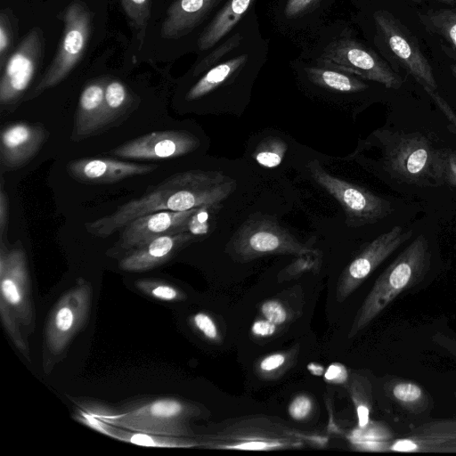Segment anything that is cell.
Here are the masks:
<instances>
[{
  "instance_id": "cell-1",
  "label": "cell",
  "mask_w": 456,
  "mask_h": 456,
  "mask_svg": "<svg viewBox=\"0 0 456 456\" xmlns=\"http://www.w3.org/2000/svg\"><path fill=\"white\" fill-rule=\"evenodd\" d=\"M233 179L219 171L189 170L174 174L112 213L85 224L86 231L106 238L136 217L161 210L216 208L235 190Z\"/></svg>"
},
{
  "instance_id": "cell-2",
  "label": "cell",
  "mask_w": 456,
  "mask_h": 456,
  "mask_svg": "<svg viewBox=\"0 0 456 456\" xmlns=\"http://www.w3.org/2000/svg\"><path fill=\"white\" fill-rule=\"evenodd\" d=\"M430 264L428 241L419 235L376 280L353 320L348 338L355 337L396 297L417 285L428 273Z\"/></svg>"
},
{
  "instance_id": "cell-3",
  "label": "cell",
  "mask_w": 456,
  "mask_h": 456,
  "mask_svg": "<svg viewBox=\"0 0 456 456\" xmlns=\"http://www.w3.org/2000/svg\"><path fill=\"white\" fill-rule=\"evenodd\" d=\"M211 449L273 451L323 444L324 438L302 433L267 417H247L232 421L200 442Z\"/></svg>"
},
{
  "instance_id": "cell-4",
  "label": "cell",
  "mask_w": 456,
  "mask_h": 456,
  "mask_svg": "<svg viewBox=\"0 0 456 456\" xmlns=\"http://www.w3.org/2000/svg\"><path fill=\"white\" fill-rule=\"evenodd\" d=\"M195 405L175 398H159L129 408L121 413L94 416L107 424L152 435L175 437L192 436L189 421L200 414Z\"/></svg>"
},
{
  "instance_id": "cell-5",
  "label": "cell",
  "mask_w": 456,
  "mask_h": 456,
  "mask_svg": "<svg viewBox=\"0 0 456 456\" xmlns=\"http://www.w3.org/2000/svg\"><path fill=\"white\" fill-rule=\"evenodd\" d=\"M92 288L83 279L65 293L51 311L45 328V369L52 370L74 336L86 324L91 309Z\"/></svg>"
},
{
  "instance_id": "cell-6",
  "label": "cell",
  "mask_w": 456,
  "mask_h": 456,
  "mask_svg": "<svg viewBox=\"0 0 456 456\" xmlns=\"http://www.w3.org/2000/svg\"><path fill=\"white\" fill-rule=\"evenodd\" d=\"M62 37L56 54L44 76L31 92L32 99L60 84L82 58L90 37L92 15L85 3H71L62 14Z\"/></svg>"
},
{
  "instance_id": "cell-7",
  "label": "cell",
  "mask_w": 456,
  "mask_h": 456,
  "mask_svg": "<svg viewBox=\"0 0 456 456\" xmlns=\"http://www.w3.org/2000/svg\"><path fill=\"white\" fill-rule=\"evenodd\" d=\"M232 255L247 262L267 255L302 256L313 248L301 243L273 218L258 216L248 218L231 240Z\"/></svg>"
},
{
  "instance_id": "cell-8",
  "label": "cell",
  "mask_w": 456,
  "mask_h": 456,
  "mask_svg": "<svg viewBox=\"0 0 456 456\" xmlns=\"http://www.w3.org/2000/svg\"><path fill=\"white\" fill-rule=\"evenodd\" d=\"M313 179L342 207L351 227L374 224L393 212L391 202L327 172L317 160L308 163Z\"/></svg>"
},
{
  "instance_id": "cell-9",
  "label": "cell",
  "mask_w": 456,
  "mask_h": 456,
  "mask_svg": "<svg viewBox=\"0 0 456 456\" xmlns=\"http://www.w3.org/2000/svg\"><path fill=\"white\" fill-rule=\"evenodd\" d=\"M318 61L324 67L347 72L362 78L397 89L403 79L375 52L360 42L342 37L328 45Z\"/></svg>"
},
{
  "instance_id": "cell-10",
  "label": "cell",
  "mask_w": 456,
  "mask_h": 456,
  "mask_svg": "<svg viewBox=\"0 0 456 456\" xmlns=\"http://www.w3.org/2000/svg\"><path fill=\"white\" fill-rule=\"evenodd\" d=\"M373 19L387 49L399 65L424 89L436 91L437 85L433 69L415 37L387 11L375 12Z\"/></svg>"
},
{
  "instance_id": "cell-11",
  "label": "cell",
  "mask_w": 456,
  "mask_h": 456,
  "mask_svg": "<svg viewBox=\"0 0 456 456\" xmlns=\"http://www.w3.org/2000/svg\"><path fill=\"white\" fill-rule=\"evenodd\" d=\"M357 444L360 449L372 452L456 453V419L426 421L403 436Z\"/></svg>"
},
{
  "instance_id": "cell-12",
  "label": "cell",
  "mask_w": 456,
  "mask_h": 456,
  "mask_svg": "<svg viewBox=\"0 0 456 456\" xmlns=\"http://www.w3.org/2000/svg\"><path fill=\"white\" fill-rule=\"evenodd\" d=\"M45 53L43 30L31 28L9 56L0 78V103H16L28 88L36 76Z\"/></svg>"
},
{
  "instance_id": "cell-13",
  "label": "cell",
  "mask_w": 456,
  "mask_h": 456,
  "mask_svg": "<svg viewBox=\"0 0 456 456\" xmlns=\"http://www.w3.org/2000/svg\"><path fill=\"white\" fill-rule=\"evenodd\" d=\"M436 152L420 134L395 133L389 138L384 155L387 167L394 175L420 183L428 178L435 181Z\"/></svg>"
},
{
  "instance_id": "cell-14",
  "label": "cell",
  "mask_w": 456,
  "mask_h": 456,
  "mask_svg": "<svg viewBox=\"0 0 456 456\" xmlns=\"http://www.w3.org/2000/svg\"><path fill=\"white\" fill-rule=\"evenodd\" d=\"M0 302L5 304L18 321L31 331L34 311L30 297L29 275L25 251L16 246L8 251L1 244L0 250Z\"/></svg>"
},
{
  "instance_id": "cell-15",
  "label": "cell",
  "mask_w": 456,
  "mask_h": 456,
  "mask_svg": "<svg viewBox=\"0 0 456 456\" xmlns=\"http://www.w3.org/2000/svg\"><path fill=\"white\" fill-rule=\"evenodd\" d=\"M201 208L161 210L136 217L122 228L118 241L107 254L125 256L158 237L187 232L191 219Z\"/></svg>"
},
{
  "instance_id": "cell-16",
  "label": "cell",
  "mask_w": 456,
  "mask_h": 456,
  "mask_svg": "<svg viewBox=\"0 0 456 456\" xmlns=\"http://www.w3.org/2000/svg\"><path fill=\"white\" fill-rule=\"evenodd\" d=\"M412 235L395 226L370 242L343 270L336 287V300L345 301L370 273Z\"/></svg>"
},
{
  "instance_id": "cell-17",
  "label": "cell",
  "mask_w": 456,
  "mask_h": 456,
  "mask_svg": "<svg viewBox=\"0 0 456 456\" xmlns=\"http://www.w3.org/2000/svg\"><path fill=\"white\" fill-rule=\"evenodd\" d=\"M199 143L198 138L187 131H155L127 141L110 153L128 159L159 160L186 155Z\"/></svg>"
},
{
  "instance_id": "cell-18",
  "label": "cell",
  "mask_w": 456,
  "mask_h": 456,
  "mask_svg": "<svg viewBox=\"0 0 456 456\" xmlns=\"http://www.w3.org/2000/svg\"><path fill=\"white\" fill-rule=\"evenodd\" d=\"M48 136L42 124L15 122L2 130L0 160L5 170L26 165L40 150Z\"/></svg>"
},
{
  "instance_id": "cell-19",
  "label": "cell",
  "mask_w": 456,
  "mask_h": 456,
  "mask_svg": "<svg viewBox=\"0 0 456 456\" xmlns=\"http://www.w3.org/2000/svg\"><path fill=\"white\" fill-rule=\"evenodd\" d=\"M155 164H138L108 158H85L67 165L69 175L75 180L94 184L118 183L126 178L151 173Z\"/></svg>"
},
{
  "instance_id": "cell-20",
  "label": "cell",
  "mask_w": 456,
  "mask_h": 456,
  "mask_svg": "<svg viewBox=\"0 0 456 456\" xmlns=\"http://www.w3.org/2000/svg\"><path fill=\"white\" fill-rule=\"evenodd\" d=\"M193 239L187 232L158 237L122 256L118 263L126 272H144L171 259Z\"/></svg>"
},
{
  "instance_id": "cell-21",
  "label": "cell",
  "mask_w": 456,
  "mask_h": 456,
  "mask_svg": "<svg viewBox=\"0 0 456 456\" xmlns=\"http://www.w3.org/2000/svg\"><path fill=\"white\" fill-rule=\"evenodd\" d=\"M223 0H175L161 24L160 36L166 39L183 37L199 26Z\"/></svg>"
},
{
  "instance_id": "cell-22",
  "label": "cell",
  "mask_w": 456,
  "mask_h": 456,
  "mask_svg": "<svg viewBox=\"0 0 456 456\" xmlns=\"http://www.w3.org/2000/svg\"><path fill=\"white\" fill-rule=\"evenodd\" d=\"M107 79H97L83 89L76 111L73 141L83 140L106 126L104 90Z\"/></svg>"
},
{
  "instance_id": "cell-23",
  "label": "cell",
  "mask_w": 456,
  "mask_h": 456,
  "mask_svg": "<svg viewBox=\"0 0 456 456\" xmlns=\"http://www.w3.org/2000/svg\"><path fill=\"white\" fill-rule=\"evenodd\" d=\"M254 0H229L198 39L200 50L214 46L238 23Z\"/></svg>"
},
{
  "instance_id": "cell-24",
  "label": "cell",
  "mask_w": 456,
  "mask_h": 456,
  "mask_svg": "<svg viewBox=\"0 0 456 456\" xmlns=\"http://www.w3.org/2000/svg\"><path fill=\"white\" fill-rule=\"evenodd\" d=\"M385 391L403 411L419 415L427 413L432 408V401L425 389L411 380L394 378L385 385Z\"/></svg>"
},
{
  "instance_id": "cell-25",
  "label": "cell",
  "mask_w": 456,
  "mask_h": 456,
  "mask_svg": "<svg viewBox=\"0 0 456 456\" xmlns=\"http://www.w3.org/2000/svg\"><path fill=\"white\" fill-rule=\"evenodd\" d=\"M247 61L248 54H241L211 68L191 87L186 94V99L196 100L212 92L242 68Z\"/></svg>"
},
{
  "instance_id": "cell-26",
  "label": "cell",
  "mask_w": 456,
  "mask_h": 456,
  "mask_svg": "<svg viewBox=\"0 0 456 456\" xmlns=\"http://www.w3.org/2000/svg\"><path fill=\"white\" fill-rule=\"evenodd\" d=\"M305 73L314 84L341 93H355L367 88V85L353 74L330 68L309 67Z\"/></svg>"
},
{
  "instance_id": "cell-27",
  "label": "cell",
  "mask_w": 456,
  "mask_h": 456,
  "mask_svg": "<svg viewBox=\"0 0 456 456\" xmlns=\"http://www.w3.org/2000/svg\"><path fill=\"white\" fill-rule=\"evenodd\" d=\"M420 23L430 33L442 37L456 54V6L419 14Z\"/></svg>"
},
{
  "instance_id": "cell-28",
  "label": "cell",
  "mask_w": 456,
  "mask_h": 456,
  "mask_svg": "<svg viewBox=\"0 0 456 456\" xmlns=\"http://www.w3.org/2000/svg\"><path fill=\"white\" fill-rule=\"evenodd\" d=\"M133 102V94L123 82L118 79H107L103 102L106 126L127 112Z\"/></svg>"
},
{
  "instance_id": "cell-29",
  "label": "cell",
  "mask_w": 456,
  "mask_h": 456,
  "mask_svg": "<svg viewBox=\"0 0 456 456\" xmlns=\"http://www.w3.org/2000/svg\"><path fill=\"white\" fill-rule=\"evenodd\" d=\"M112 437H115L124 442H128L142 446L166 448H183L200 446V443L199 441L185 437L152 435L136 431H134V433H132L114 430Z\"/></svg>"
},
{
  "instance_id": "cell-30",
  "label": "cell",
  "mask_w": 456,
  "mask_h": 456,
  "mask_svg": "<svg viewBox=\"0 0 456 456\" xmlns=\"http://www.w3.org/2000/svg\"><path fill=\"white\" fill-rule=\"evenodd\" d=\"M349 391L356 408L358 427L362 429L370 425L371 411L370 384L363 377L354 375L352 378Z\"/></svg>"
},
{
  "instance_id": "cell-31",
  "label": "cell",
  "mask_w": 456,
  "mask_h": 456,
  "mask_svg": "<svg viewBox=\"0 0 456 456\" xmlns=\"http://www.w3.org/2000/svg\"><path fill=\"white\" fill-rule=\"evenodd\" d=\"M288 150L284 141L277 137H268L262 141L254 152L256 161L265 167H278Z\"/></svg>"
},
{
  "instance_id": "cell-32",
  "label": "cell",
  "mask_w": 456,
  "mask_h": 456,
  "mask_svg": "<svg viewBox=\"0 0 456 456\" xmlns=\"http://www.w3.org/2000/svg\"><path fill=\"white\" fill-rule=\"evenodd\" d=\"M14 15L7 8L0 12V69L2 70L12 52L17 31Z\"/></svg>"
},
{
  "instance_id": "cell-33",
  "label": "cell",
  "mask_w": 456,
  "mask_h": 456,
  "mask_svg": "<svg viewBox=\"0 0 456 456\" xmlns=\"http://www.w3.org/2000/svg\"><path fill=\"white\" fill-rule=\"evenodd\" d=\"M151 0H121L123 9L133 27L136 28L140 42L143 41L146 27L151 17Z\"/></svg>"
},
{
  "instance_id": "cell-34",
  "label": "cell",
  "mask_w": 456,
  "mask_h": 456,
  "mask_svg": "<svg viewBox=\"0 0 456 456\" xmlns=\"http://www.w3.org/2000/svg\"><path fill=\"white\" fill-rule=\"evenodd\" d=\"M434 173L436 182L456 187V151H437Z\"/></svg>"
},
{
  "instance_id": "cell-35",
  "label": "cell",
  "mask_w": 456,
  "mask_h": 456,
  "mask_svg": "<svg viewBox=\"0 0 456 456\" xmlns=\"http://www.w3.org/2000/svg\"><path fill=\"white\" fill-rule=\"evenodd\" d=\"M136 286L144 293L159 300L174 301L184 297L183 294L173 286L156 281H140L136 282Z\"/></svg>"
},
{
  "instance_id": "cell-36",
  "label": "cell",
  "mask_w": 456,
  "mask_h": 456,
  "mask_svg": "<svg viewBox=\"0 0 456 456\" xmlns=\"http://www.w3.org/2000/svg\"><path fill=\"white\" fill-rule=\"evenodd\" d=\"M0 313L3 325L12 341L20 353L29 360V352L16 322V318L7 305L0 302Z\"/></svg>"
},
{
  "instance_id": "cell-37",
  "label": "cell",
  "mask_w": 456,
  "mask_h": 456,
  "mask_svg": "<svg viewBox=\"0 0 456 456\" xmlns=\"http://www.w3.org/2000/svg\"><path fill=\"white\" fill-rule=\"evenodd\" d=\"M241 41V36L235 34L225 42L218 45L214 51L200 61L194 69V76L205 71L209 67L216 63L224 55H226L232 49L236 48Z\"/></svg>"
},
{
  "instance_id": "cell-38",
  "label": "cell",
  "mask_w": 456,
  "mask_h": 456,
  "mask_svg": "<svg viewBox=\"0 0 456 456\" xmlns=\"http://www.w3.org/2000/svg\"><path fill=\"white\" fill-rule=\"evenodd\" d=\"M261 314L265 319L279 326L288 319V312L284 305L278 300L270 299L265 301L260 307Z\"/></svg>"
},
{
  "instance_id": "cell-39",
  "label": "cell",
  "mask_w": 456,
  "mask_h": 456,
  "mask_svg": "<svg viewBox=\"0 0 456 456\" xmlns=\"http://www.w3.org/2000/svg\"><path fill=\"white\" fill-rule=\"evenodd\" d=\"M313 410L312 399L305 395L296 396L289 404V415L295 420L305 419Z\"/></svg>"
},
{
  "instance_id": "cell-40",
  "label": "cell",
  "mask_w": 456,
  "mask_h": 456,
  "mask_svg": "<svg viewBox=\"0 0 456 456\" xmlns=\"http://www.w3.org/2000/svg\"><path fill=\"white\" fill-rule=\"evenodd\" d=\"M193 324L206 338L216 341L219 338L217 326L214 320L205 313H198L193 316Z\"/></svg>"
},
{
  "instance_id": "cell-41",
  "label": "cell",
  "mask_w": 456,
  "mask_h": 456,
  "mask_svg": "<svg viewBox=\"0 0 456 456\" xmlns=\"http://www.w3.org/2000/svg\"><path fill=\"white\" fill-rule=\"evenodd\" d=\"M286 354L282 353L272 354L260 361L258 369L263 373H273L281 370L286 364Z\"/></svg>"
},
{
  "instance_id": "cell-42",
  "label": "cell",
  "mask_w": 456,
  "mask_h": 456,
  "mask_svg": "<svg viewBox=\"0 0 456 456\" xmlns=\"http://www.w3.org/2000/svg\"><path fill=\"white\" fill-rule=\"evenodd\" d=\"M320 0H287L285 5V15L293 18L305 12L310 7L316 4Z\"/></svg>"
},
{
  "instance_id": "cell-43",
  "label": "cell",
  "mask_w": 456,
  "mask_h": 456,
  "mask_svg": "<svg viewBox=\"0 0 456 456\" xmlns=\"http://www.w3.org/2000/svg\"><path fill=\"white\" fill-rule=\"evenodd\" d=\"M277 325L266 319L256 320L251 326V332L256 337L265 338L276 332Z\"/></svg>"
},
{
  "instance_id": "cell-44",
  "label": "cell",
  "mask_w": 456,
  "mask_h": 456,
  "mask_svg": "<svg viewBox=\"0 0 456 456\" xmlns=\"http://www.w3.org/2000/svg\"><path fill=\"white\" fill-rule=\"evenodd\" d=\"M9 218V202L7 194L4 189L3 183L0 188V235L3 239V235L7 227Z\"/></svg>"
},
{
  "instance_id": "cell-45",
  "label": "cell",
  "mask_w": 456,
  "mask_h": 456,
  "mask_svg": "<svg viewBox=\"0 0 456 456\" xmlns=\"http://www.w3.org/2000/svg\"><path fill=\"white\" fill-rule=\"evenodd\" d=\"M434 342L456 358V338L437 332L433 336Z\"/></svg>"
},
{
  "instance_id": "cell-46",
  "label": "cell",
  "mask_w": 456,
  "mask_h": 456,
  "mask_svg": "<svg viewBox=\"0 0 456 456\" xmlns=\"http://www.w3.org/2000/svg\"><path fill=\"white\" fill-rule=\"evenodd\" d=\"M425 91L456 127V115L447 102L436 93V90L425 89Z\"/></svg>"
},
{
  "instance_id": "cell-47",
  "label": "cell",
  "mask_w": 456,
  "mask_h": 456,
  "mask_svg": "<svg viewBox=\"0 0 456 456\" xmlns=\"http://www.w3.org/2000/svg\"><path fill=\"white\" fill-rule=\"evenodd\" d=\"M346 370L342 368L340 369L339 365H330L328 369L325 377L327 379H330V381H338L340 382L339 379L338 378V373L345 372Z\"/></svg>"
},
{
  "instance_id": "cell-48",
  "label": "cell",
  "mask_w": 456,
  "mask_h": 456,
  "mask_svg": "<svg viewBox=\"0 0 456 456\" xmlns=\"http://www.w3.org/2000/svg\"><path fill=\"white\" fill-rule=\"evenodd\" d=\"M416 1H419V0H416ZM435 1H438V2H441V3L448 4H456V0H435Z\"/></svg>"
},
{
  "instance_id": "cell-49",
  "label": "cell",
  "mask_w": 456,
  "mask_h": 456,
  "mask_svg": "<svg viewBox=\"0 0 456 456\" xmlns=\"http://www.w3.org/2000/svg\"><path fill=\"white\" fill-rule=\"evenodd\" d=\"M451 69H452L453 76L456 78V64L452 65Z\"/></svg>"
},
{
  "instance_id": "cell-50",
  "label": "cell",
  "mask_w": 456,
  "mask_h": 456,
  "mask_svg": "<svg viewBox=\"0 0 456 456\" xmlns=\"http://www.w3.org/2000/svg\"><path fill=\"white\" fill-rule=\"evenodd\" d=\"M454 395H455V397H456V390L454 391Z\"/></svg>"
}]
</instances>
